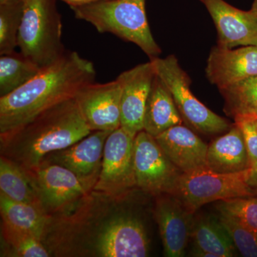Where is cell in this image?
I'll return each instance as SVG.
<instances>
[{
    "instance_id": "obj_1",
    "label": "cell",
    "mask_w": 257,
    "mask_h": 257,
    "mask_svg": "<svg viewBox=\"0 0 257 257\" xmlns=\"http://www.w3.org/2000/svg\"><path fill=\"white\" fill-rule=\"evenodd\" d=\"M91 61L67 51L55 63L8 95L0 96V136L15 131L43 111L68 99L94 82Z\"/></svg>"
},
{
    "instance_id": "obj_2",
    "label": "cell",
    "mask_w": 257,
    "mask_h": 257,
    "mask_svg": "<svg viewBox=\"0 0 257 257\" xmlns=\"http://www.w3.org/2000/svg\"><path fill=\"white\" fill-rule=\"evenodd\" d=\"M92 133L74 98L43 111L21 127L0 136L1 156L25 170L36 168L52 152Z\"/></svg>"
},
{
    "instance_id": "obj_3",
    "label": "cell",
    "mask_w": 257,
    "mask_h": 257,
    "mask_svg": "<svg viewBox=\"0 0 257 257\" xmlns=\"http://www.w3.org/2000/svg\"><path fill=\"white\" fill-rule=\"evenodd\" d=\"M78 20L91 24L100 33H110L140 47L150 58L162 50L149 25L146 0H101L70 7Z\"/></svg>"
},
{
    "instance_id": "obj_4",
    "label": "cell",
    "mask_w": 257,
    "mask_h": 257,
    "mask_svg": "<svg viewBox=\"0 0 257 257\" xmlns=\"http://www.w3.org/2000/svg\"><path fill=\"white\" fill-rule=\"evenodd\" d=\"M62 23L57 0H24L19 30L20 52L40 68L48 67L66 53Z\"/></svg>"
},
{
    "instance_id": "obj_5",
    "label": "cell",
    "mask_w": 257,
    "mask_h": 257,
    "mask_svg": "<svg viewBox=\"0 0 257 257\" xmlns=\"http://www.w3.org/2000/svg\"><path fill=\"white\" fill-rule=\"evenodd\" d=\"M251 169L232 174H221L207 167L182 173L169 194H172L193 214L208 203L257 195L248 183Z\"/></svg>"
},
{
    "instance_id": "obj_6",
    "label": "cell",
    "mask_w": 257,
    "mask_h": 257,
    "mask_svg": "<svg viewBox=\"0 0 257 257\" xmlns=\"http://www.w3.org/2000/svg\"><path fill=\"white\" fill-rule=\"evenodd\" d=\"M157 77L170 91L182 119L199 133L207 135L225 133L229 121L213 112L193 94L192 81L175 55L150 60Z\"/></svg>"
},
{
    "instance_id": "obj_7",
    "label": "cell",
    "mask_w": 257,
    "mask_h": 257,
    "mask_svg": "<svg viewBox=\"0 0 257 257\" xmlns=\"http://www.w3.org/2000/svg\"><path fill=\"white\" fill-rule=\"evenodd\" d=\"M25 171L48 214L66 210L94 190L96 184L94 181L80 178L68 169L50 162H42L34 170Z\"/></svg>"
},
{
    "instance_id": "obj_8",
    "label": "cell",
    "mask_w": 257,
    "mask_h": 257,
    "mask_svg": "<svg viewBox=\"0 0 257 257\" xmlns=\"http://www.w3.org/2000/svg\"><path fill=\"white\" fill-rule=\"evenodd\" d=\"M135 139V136L121 126L108 136L94 192L119 197L137 186L134 166Z\"/></svg>"
},
{
    "instance_id": "obj_9",
    "label": "cell",
    "mask_w": 257,
    "mask_h": 257,
    "mask_svg": "<svg viewBox=\"0 0 257 257\" xmlns=\"http://www.w3.org/2000/svg\"><path fill=\"white\" fill-rule=\"evenodd\" d=\"M134 166L137 187L155 197L169 194L182 173L145 130L135 137Z\"/></svg>"
},
{
    "instance_id": "obj_10",
    "label": "cell",
    "mask_w": 257,
    "mask_h": 257,
    "mask_svg": "<svg viewBox=\"0 0 257 257\" xmlns=\"http://www.w3.org/2000/svg\"><path fill=\"white\" fill-rule=\"evenodd\" d=\"M92 243L95 256L145 257L150 251L143 223L127 214L113 216L103 222Z\"/></svg>"
},
{
    "instance_id": "obj_11",
    "label": "cell",
    "mask_w": 257,
    "mask_h": 257,
    "mask_svg": "<svg viewBox=\"0 0 257 257\" xmlns=\"http://www.w3.org/2000/svg\"><path fill=\"white\" fill-rule=\"evenodd\" d=\"M121 84L116 79L103 84H87L74 99L92 132H113L121 126Z\"/></svg>"
},
{
    "instance_id": "obj_12",
    "label": "cell",
    "mask_w": 257,
    "mask_h": 257,
    "mask_svg": "<svg viewBox=\"0 0 257 257\" xmlns=\"http://www.w3.org/2000/svg\"><path fill=\"white\" fill-rule=\"evenodd\" d=\"M155 69L151 61L124 71L116 79L121 86V127L136 137L144 130V117Z\"/></svg>"
},
{
    "instance_id": "obj_13",
    "label": "cell",
    "mask_w": 257,
    "mask_h": 257,
    "mask_svg": "<svg viewBox=\"0 0 257 257\" xmlns=\"http://www.w3.org/2000/svg\"><path fill=\"white\" fill-rule=\"evenodd\" d=\"M211 15L218 35L217 46H257V17L251 11L237 9L224 0H199Z\"/></svg>"
},
{
    "instance_id": "obj_14",
    "label": "cell",
    "mask_w": 257,
    "mask_h": 257,
    "mask_svg": "<svg viewBox=\"0 0 257 257\" xmlns=\"http://www.w3.org/2000/svg\"><path fill=\"white\" fill-rule=\"evenodd\" d=\"M155 215L162 244L164 255L182 257L191 239L194 214L170 194L157 196Z\"/></svg>"
},
{
    "instance_id": "obj_15",
    "label": "cell",
    "mask_w": 257,
    "mask_h": 257,
    "mask_svg": "<svg viewBox=\"0 0 257 257\" xmlns=\"http://www.w3.org/2000/svg\"><path fill=\"white\" fill-rule=\"evenodd\" d=\"M206 76L219 90L257 76V46L237 49H211L208 57Z\"/></svg>"
},
{
    "instance_id": "obj_16",
    "label": "cell",
    "mask_w": 257,
    "mask_h": 257,
    "mask_svg": "<svg viewBox=\"0 0 257 257\" xmlns=\"http://www.w3.org/2000/svg\"><path fill=\"white\" fill-rule=\"evenodd\" d=\"M111 133L92 132L71 146L47 155L43 162L62 166L80 178L96 183L100 173L104 145Z\"/></svg>"
},
{
    "instance_id": "obj_17",
    "label": "cell",
    "mask_w": 257,
    "mask_h": 257,
    "mask_svg": "<svg viewBox=\"0 0 257 257\" xmlns=\"http://www.w3.org/2000/svg\"><path fill=\"white\" fill-rule=\"evenodd\" d=\"M155 138L182 173L206 167L208 145L190 128L176 125Z\"/></svg>"
},
{
    "instance_id": "obj_18",
    "label": "cell",
    "mask_w": 257,
    "mask_h": 257,
    "mask_svg": "<svg viewBox=\"0 0 257 257\" xmlns=\"http://www.w3.org/2000/svg\"><path fill=\"white\" fill-rule=\"evenodd\" d=\"M206 167L221 174H232L251 169L242 132L234 124L224 135L208 145Z\"/></svg>"
},
{
    "instance_id": "obj_19",
    "label": "cell",
    "mask_w": 257,
    "mask_h": 257,
    "mask_svg": "<svg viewBox=\"0 0 257 257\" xmlns=\"http://www.w3.org/2000/svg\"><path fill=\"white\" fill-rule=\"evenodd\" d=\"M182 121L183 119L170 91L155 75L147 99L144 130L156 138L172 126L182 124Z\"/></svg>"
},
{
    "instance_id": "obj_20",
    "label": "cell",
    "mask_w": 257,
    "mask_h": 257,
    "mask_svg": "<svg viewBox=\"0 0 257 257\" xmlns=\"http://www.w3.org/2000/svg\"><path fill=\"white\" fill-rule=\"evenodd\" d=\"M191 239L194 241V249L210 253L214 257L236 256L234 243L217 217L194 216Z\"/></svg>"
},
{
    "instance_id": "obj_21",
    "label": "cell",
    "mask_w": 257,
    "mask_h": 257,
    "mask_svg": "<svg viewBox=\"0 0 257 257\" xmlns=\"http://www.w3.org/2000/svg\"><path fill=\"white\" fill-rule=\"evenodd\" d=\"M0 211L5 223L43 241L50 221V216L43 208L30 203L17 202L0 192Z\"/></svg>"
},
{
    "instance_id": "obj_22",
    "label": "cell",
    "mask_w": 257,
    "mask_h": 257,
    "mask_svg": "<svg viewBox=\"0 0 257 257\" xmlns=\"http://www.w3.org/2000/svg\"><path fill=\"white\" fill-rule=\"evenodd\" d=\"M0 192L17 202L42 207L28 172L4 156L0 158Z\"/></svg>"
},
{
    "instance_id": "obj_23",
    "label": "cell",
    "mask_w": 257,
    "mask_h": 257,
    "mask_svg": "<svg viewBox=\"0 0 257 257\" xmlns=\"http://www.w3.org/2000/svg\"><path fill=\"white\" fill-rule=\"evenodd\" d=\"M21 52L0 57V96L8 95L28 83L42 70Z\"/></svg>"
},
{
    "instance_id": "obj_24",
    "label": "cell",
    "mask_w": 257,
    "mask_h": 257,
    "mask_svg": "<svg viewBox=\"0 0 257 257\" xmlns=\"http://www.w3.org/2000/svg\"><path fill=\"white\" fill-rule=\"evenodd\" d=\"M2 256L48 257L43 241L2 221Z\"/></svg>"
},
{
    "instance_id": "obj_25",
    "label": "cell",
    "mask_w": 257,
    "mask_h": 257,
    "mask_svg": "<svg viewBox=\"0 0 257 257\" xmlns=\"http://www.w3.org/2000/svg\"><path fill=\"white\" fill-rule=\"evenodd\" d=\"M224 99V112L236 117L257 108V76L221 89Z\"/></svg>"
},
{
    "instance_id": "obj_26",
    "label": "cell",
    "mask_w": 257,
    "mask_h": 257,
    "mask_svg": "<svg viewBox=\"0 0 257 257\" xmlns=\"http://www.w3.org/2000/svg\"><path fill=\"white\" fill-rule=\"evenodd\" d=\"M24 13V0H10L0 4V55L15 52Z\"/></svg>"
},
{
    "instance_id": "obj_27",
    "label": "cell",
    "mask_w": 257,
    "mask_h": 257,
    "mask_svg": "<svg viewBox=\"0 0 257 257\" xmlns=\"http://www.w3.org/2000/svg\"><path fill=\"white\" fill-rule=\"evenodd\" d=\"M217 218L241 256L257 257L256 231L227 213L219 211Z\"/></svg>"
},
{
    "instance_id": "obj_28",
    "label": "cell",
    "mask_w": 257,
    "mask_h": 257,
    "mask_svg": "<svg viewBox=\"0 0 257 257\" xmlns=\"http://www.w3.org/2000/svg\"><path fill=\"white\" fill-rule=\"evenodd\" d=\"M218 211L227 213L257 232V195L219 201Z\"/></svg>"
},
{
    "instance_id": "obj_29",
    "label": "cell",
    "mask_w": 257,
    "mask_h": 257,
    "mask_svg": "<svg viewBox=\"0 0 257 257\" xmlns=\"http://www.w3.org/2000/svg\"><path fill=\"white\" fill-rule=\"evenodd\" d=\"M234 119L242 132L251 169L257 173V116L250 112L238 115Z\"/></svg>"
},
{
    "instance_id": "obj_30",
    "label": "cell",
    "mask_w": 257,
    "mask_h": 257,
    "mask_svg": "<svg viewBox=\"0 0 257 257\" xmlns=\"http://www.w3.org/2000/svg\"><path fill=\"white\" fill-rule=\"evenodd\" d=\"M62 1L67 3L69 7H74L90 4V3H96V2L101 1V0H62Z\"/></svg>"
},
{
    "instance_id": "obj_31",
    "label": "cell",
    "mask_w": 257,
    "mask_h": 257,
    "mask_svg": "<svg viewBox=\"0 0 257 257\" xmlns=\"http://www.w3.org/2000/svg\"><path fill=\"white\" fill-rule=\"evenodd\" d=\"M248 183L253 188L257 189V173L251 171V175H250Z\"/></svg>"
},
{
    "instance_id": "obj_32",
    "label": "cell",
    "mask_w": 257,
    "mask_h": 257,
    "mask_svg": "<svg viewBox=\"0 0 257 257\" xmlns=\"http://www.w3.org/2000/svg\"><path fill=\"white\" fill-rule=\"evenodd\" d=\"M250 10H251L257 17V0H253L252 5H251V8Z\"/></svg>"
},
{
    "instance_id": "obj_33",
    "label": "cell",
    "mask_w": 257,
    "mask_h": 257,
    "mask_svg": "<svg viewBox=\"0 0 257 257\" xmlns=\"http://www.w3.org/2000/svg\"><path fill=\"white\" fill-rule=\"evenodd\" d=\"M251 112L253 113V114L256 115V116H257V108H256V109H253V110L252 111H251Z\"/></svg>"
},
{
    "instance_id": "obj_34",
    "label": "cell",
    "mask_w": 257,
    "mask_h": 257,
    "mask_svg": "<svg viewBox=\"0 0 257 257\" xmlns=\"http://www.w3.org/2000/svg\"><path fill=\"white\" fill-rule=\"evenodd\" d=\"M8 1H10V0H0V4H1V3H5V2Z\"/></svg>"
}]
</instances>
